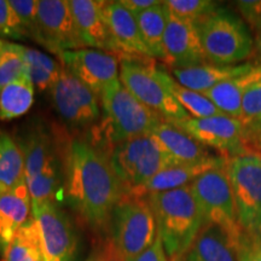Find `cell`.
Masks as SVG:
<instances>
[{"label": "cell", "mask_w": 261, "mask_h": 261, "mask_svg": "<svg viewBox=\"0 0 261 261\" xmlns=\"http://www.w3.org/2000/svg\"><path fill=\"white\" fill-rule=\"evenodd\" d=\"M64 198L92 231L109 227L123 196L107 155L87 139H70L64 154Z\"/></svg>", "instance_id": "6da1fadb"}, {"label": "cell", "mask_w": 261, "mask_h": 261, "mask_svg": "<svg viewBox=\"0 0 261 261\" xmlns=\"http://www.w3.org/2000/svg\"><path fill=\"white\" fill-rule=\"evenodd\" d=\"M98 99L103 117L91 128L89 142L102 151L123 140L151 135L163 121L161 116L139 102L120 79L110 84Z\"/></svg>", "instance_id": "7a4b0ae2"}, {"label": "cell", "mask_w": 261, "mask_h": 261, "mask_svg": "<svg viewBox=\"0 0 261 261\" xmlns=\"http://www.w3.org/2000/svg\"><path fill=\"white\" fill-rule=\"evenodd\" d=\"M168 259L185 255L203 227V218L189 187L145 196Z\"/></svg>", "instance_id": "3957f363"}, {"label": "cell", "mask_w": 261, "mask_h": 261, "mask_svg": "<svg viewBox=\"0 0 261 261\" xmlns=\"http://www.w3.org/2000/svg\"><path fill=\"white\" fill-rule=\"evenodd\" d=\"M123 195L138 196L158 173L175 165L152 135L139 136L103 150Z\"/></svg>", "instance_id": "277c9868"}, {"label": "cell", "mask_w": 261, "mask_h": 261, "mask_svg": "<svg viewBox=\"0 0 261 261\" xmlns=\"http://www.w3.org/2000/svg\"><path fill=\"white\" fill-rule=\"evenodd\" d=\"M195 24L208 63L237 65L252 57V31L242 17L228 9L218 6Z\"/></svg>", "instance_id": "5b68a950"}, {"label": "cell", "mask_w": 261, "mask_h": 261, "mask_svg": "<svg viewBox=\"0 0 261 261\" xmlns=\"http://www.w3.org/2000/svg\"><path fill=\"white\" fill-rule=\"evenodd\" d=\"M112 242L125 261H133L155 242L158 225L146 197L123 195L109 224Z\"/></svg>", "instance_id": "8992f818"}, {"label": "cell", "mask_w": 261, "mask_h": 261, "mask_svg": "<svg viewBox=\"0 0 261 261\" xmlns=\"http://www.w3.org/2000/svg\"><path fill=\"white\" fill-rule=\"evenodd\" d=\"M119 63L121 84L163 121L177 125L190 117L160 81L152 58L121 56Z\"/></svg>", "instance_id": "52a82bcc"}, {"label": "cell", "mask_w": 261, "mask_h": 261, "mask_svg": "<svg viewBox=\"0 0 261 261\" xmlns=\"http://www.w3.org/2000/svg\"><path fill=\"white\" fill-rule=\"evenodd\" d=\"M227 174L243 232L261 237V154L246 152L228 159Z\"/></svg>", "instance_id": "ba28073f"}, {"label": "cell", "mask_w": 261, "mask_h": 261, "mask_svg": "<svg viewBox=\"0 0 261 261\" xmlns=\"http://www.w3.org/2000/svg\"><path fill=\"white\" fill-rule=\"evenodd\" d=\"M226 165L203 173L191 182L190 189L203 218V226H219L233 240L241 241L243 230L237 221L236 207Z\"/></svg>", "instance_id": "9c48e42d"}, {"label": "cell", "mask_w": 261, "mask_h": 261, "mask_svg": "<svg viewBox=\"0 0 261 261\" xmlns=\"http://www.w3.org/2000/svg\"><path fill=\"white\" fill-rule=\"evenodd\" d=\"M32 217L40 230L45 261H75L79 237L60 205L50 201L32 203Z\"/></svg>", "instance_id": "30bf717a"}, {"label": "cell", "mask_w": 261, "mask_h": 261, "mask_svg": "<svg viewBox=\"0 0 261 261\" xmlns=\"http://www.w3.org/2000/svg\"><path fill=\"white\" fill-rule=\"evenodd\" d=\"M50 96L58 115L74 128H92L99 121L102 109L98 97L64 68Z\"/></svg>", "instance_id": "8fae6325"}, {"label": "cell", "mask_w": 261, "mask_h": 261, "mask_svg": "<svg viewBox=\"0 0 261 261\" xmlns=\"http://www.w3.org/2000/svg\"><path fill=\"white\" fill-rule=\"evenodd\" d=\"M174 126L226 159L249 152L246 144V126L236 117L225 114L203 119L189 117Z\"/></svg>", "instance_id": "7c38bea8"}, {"label": "cell", "mask_w": 261, "mask_h": 261, "mask_svg": "<svg viewBox=\"0 0 261 261\" xmlns=\"http://www.w3.org/2000/svg\"><path fill=\"white\" fill-rule=\"evenodd\" d=\"M58 60L65 70L74 75L99 97L110 84L120 79V63L115 55L96 48L63 51Z\"/></svg>", "instance_id": "4fadbf2b"}, {"label": "cell", "mask_w": 261, "mask_h": 261, "mask_svg": "<svg viewBox=\"0 0 261 261\" xmlns=\"http://www.w3.org/2000/svg\"><path fill=\"white\" fill-rule=\"evenodd\" d=\"M38 44L56 56L63 51L84 48L67 0H39Z\"/></svg>", "instance_id": "5bb4252c"}, {"label": "cell", "mask_w": 261, "mask_h": 261, "mask_svg": "<svg viewBox=\"0 0 261 261\" xmlns=\"http://www.w3.org/2000/svg\"><path fill=\"white\" fill-rule=\"evenodd\" d=\"M163 62L172 69L208 63L196 24L175 17L169 12L163 39Z\"/></svg>", "instance_id": "9a60e30c"}, {"label": "cell", "mask_w": 261, "mask_h": 261, "mask_svg": "<svg viewBox=\"0 0 261 261\" xmlns=\"http://www.w3.org/2000/svg\"><path fill=\"white\" fill-rule=\"evenodd\" d=\"M65 140V139H64ZM63 137L52 135L42 123L34 122L31 128L24 132L18 145L23 152L25 181L37 177L52 163L64 160L68 142Z\"/></svg>", "instance_id": "2e32d148"}, {"label": "cell", "mask_w": 261, "mask_h": 261, "mask_svg": "<svg viewBox=\"0 0 261 261\" xmlns=\"http://www.w3.org/2000/svg\"><path fill=\"white\" fill-rule=\"evenodd\" d=\"M104 4L100 0H70L69 5L83 44L96 50L116 54L115 46L104 17Z\"/></svg>", "instance_id": "e0dca14e"}, {"label": "cell", "mask_w": 261, "mask_h": 261, "mask_svg": "<svg viewBox=\"0 0 261 261\" xmlns=\"http://www.w3.org/2000/svg\"><path fill=\"white\" fill-rule=\"evenodd\" d=\"M104 17L119 56L151 58V55L142 39L136 16L129 12L120 0L106 2Z\"/></svg>", "instance_id": "ac0fdd59"}, {"label": "cell", "mask_w": 261, "mask_h": 261, "mask_svg": "<svg viewBox=\"0 0 261 261\" xmlns=\"http://www.w3.org/2000/svg\"><path fill=\"white\" fill-rule=\"evenodd\" d=\"M32 200L27 181L8 191H0V256H4L9 244L19 228L31 219Z\"/></svg>", "instance_id": "d6986e66"}, {"label": "cell", "mask_w": 261, "mask_h": 261, "mask_svg": "<svg viewBox=\"0 0 261 261\" xmlns=\"http://www.w3.org/2000/svg\"><path fill=\"white\" fill-rule=\"evenodd\" d=\"M151 135L159 140L175 165L207 161L218 156L211 152L210 148L169 122H160Z\"/></svg>", "instance_id": "ffe728a7"}, {"label": "cell", "mask_w": 261, "mask_h": 261, "mask_svg": "<svg viewBox=\"0 0 261 261\" xmlns=\"http://www.w3.org/2000/svg\"><path fill=\"white\" fill-rule=\"evenodd\" d=\"M241 241L214 225H204L185 254L187 261H238Z\"/></svg>", "instance_id": "44dd1931"}, {"label": "cell", "mask_w": 261, "mask_h": 261, "mask_svg": "<svg viewBox=\"0 0 261 261\" xmlns=\"http://www.w3.org/2000/svg\"><path fill=\"white\" fill-rule=\"evenodd\" d=\"M228 159L218 155L207 161L185 163V165H173L165 168L150 180L139 192V197H145L146 195L154 192H162L174 189L189 187L200 175L219 166L226 165Z\"/></svg>", "instance_id": "7402d4cb"}, {"label": "cell", "mask_w": 261, "mask_h": 261, "mask_svg": "<svg viewBox=\"0 0 261 261\" xmlns=\"http://www.w3.org/2000/svg\"><path fill=\"white\" fill-rule=\"evenodd\" d=\"M261 80V64H250L243 74L226 80L203 93L225 115L241 120L242 98L246 91Z\"/></svg>", "instance_id": "603a6c76"}, {"label": "cell", "mask_w": 261, "mask_h": 261, "mask_svg": "<svg viewBox=\"0 0 261 261\" xmlns=\"http://www.w3.org/2000/svg\"><path fill=\"white\" fill-rule=\"evenodd\" d=\"M252 63L237 65L202 64L188 68H174L172 76L182 86L200 93H205L224 81L233 79L243 74Z\"/></svg>", "instance_id": "cb8c5ba5"}, {"label": "cell", "mask_w": 261, "mask_h": 261, "mask_svg": "<svg viewBox=\"0 0 261 261\" xmlns=\"http://www.w3.org/2000/svg\"><path fill=\"white\" fill-rule=\"evenodd\" d=\"M156 73L163 86L167 89L169 93L175 98V100L180 104V107L189 114V116L194 119H203V117H211L221 115L217 106L212 102L208 97L200 92H196L188 87L182 86L178 83L167 70L163 68H156Z\"/></svg>", "instance_id": "d4e9b609"}, {"label": "cell", "mask_w": 261, "mask_h": 261, "mask_svg": "<svg viewBox=\"0 0 261 261\" xmlns=\"http://www.w3.org/2000/svg\"><path fill=\"white\" fill-rule=\"evenodd\" d=\"M167 8L165 3L152 6L145 11L136 15L142 39L151 55V58L163 62V39H165L166 25H167Z\"/></svg>", "instance_id": "484cf974"}, {"label": "cell", "mask_w": 261, "mask_h": 261, "mask_svg": "<svg viewBox=\"0 0 261 261\" xmlns=\"http://www.w3.org/2000/svg\"><path fill=\"white\" fill-rule=\"evenodd\" d=\"M25 181L23 152L18 143L0 132V191L11 190Z\"/></svg>", "instance_id": "4316f807"}, {"label": "cell", "mask_w": 261, "mask_h": 261, "mask_svg": "<svg viewBox=\"0 0 261 261\" xmlns=\"http://www.w3.org/2000/svg\"><path fill=\"white\" fill-rule=\"evenodd\" d=\"M35 87L29 75L10 83L0 91V120L17 119L24 115L34 103Z\"/></svg>", "instance_id": "83f0119b"}, {"label": "cell", "mask_w": 261, "mask_h": 261, "mask_svg": "<svg viewBox=\"0 0 261 261\" xmlns=\"http://www.w3.org/2000/svg\"><path fill=\"white\" fill-rule=\"evenodd\" d=\"M3 261H45L38 223L31 218L9 244Z\"/></svg>", "instance_id": "f1b7e54d"}, {"label": "cell", "mask_w": 261, "mask_h": 261, "mask_svg": "<svg viewBox=\"0 0 261 261\" xmlns=\"http://www.w3.org/2000/svg\"><path fill=\"white\" fill-rule=\"evenodd\" d=\"M23 58L25 67H27V73L35 90L38 92L50 91L63 70L62 64L44 52L24 46V45Z\"/></svg>", "instance_id": "f546056e"}, {"label": "cell", "mask_w": 261, "mask_h": 261, "mask_svg": "<svg viewBox=\"0 0 261 261\" xmlns=\"http://www.w3.org/2000/svg\"><path fill=\"white\" fill-rule=\"evenodd\" d=\"M28 75L23 45L0 39V91L10 83Z\"/></svg>", "instance_id": "4dcf8cb0"}, {"label": "cell", "mask_w": 261, "mask_h": 261, "mask_svg": "<svg viewBox=\"0 0 261 261\" xmlns=\"http://www.w3.org/2000/svg\"><path fill=\"white\" fill-rule=\"evenodd\" d=\"M166 8L175 17L196 23L197 21L217 9L218 3L211 0H166Z\"/></svg>", "instance_id": "1f68e13d"}, {"label": "cell", "mask_w": 261, "mask_h": 261, "mask_svg": "<svg viewBox=\"0 0 261 261\" xmlns=\"http://www.w3.org/2000/svg\"><path fill=\"white\" fill-rule=\"evenodd\" d=\"M0 39L3 40H25L27 32L21 18L9 0H0Z\"/></svg>", "instance_id": "d6a6232c"}, {"label": "cell", "mask_w": 261, "mask_h": 261, "mask_svg": "<svg viewBox=\"0 0 261 261\" xmlns=\"http://www.w3.org/2000/svg\"><path fill=\"white\" fill-rule=\"evenodd\" d=\"M9 2L21 18L28 38L37 42L39 0H9Z\"/></svg>", "instance_id": "836d02e7"}, {"label": "cell", "mask_w": 261, "mask_h": 261, "mask_svg": "<svg viewBox=\"0 0 261 261\" xmlns=\"http://www.w3.org/2000/svg\"><path fill=\"white\" fill-rule=\"evenodd\" d=\"M261 116V80L250 86L242 98L241 121L244 126L252 123Z\"/></svg>", "instance_id": "e575fe53"}, {"label": "cell", "mask_w": 261, "mask_h": 261, "mask_svg": "<svg viewBox=\"0 0 261 261\" xmlns=\"http://www.w3.org/2000/svg\"><path fill=\"white\" fill-rule=\"evenodd\" d=\"M241 17L254 33L261 31V0H241L236 3Z\"/></svg>", "instance_id": "d590c367"}, {"label": "cell", "mask_w": 261, "mask_h": 261, "mask_svg": "<svg viewBox=\"0 0 261 261\" xmlns=\"http://www.w3.org/2000/svg\"><path fill=\"white\" fill-rule=\"evenodd\" d=\"M238 261H261V237L243 232L238 247Z\"/></svg>", "instance_id": "8d00e7d4"}, {"label": "cell", "mask_w": 261, "mask_h": 261, "mask_svg": "<svg viewBox=\"0 0 261 261\" xmlns=\"http://www.w3.org/2000/svg\"><path fill=\"white\" fill-rule=\"evenodd\" d=\"M86 261H125L114 246L112 240H106L91 253Z\"/></svg>", "instance_id": "74e56055"}, {"label": "cell", "mask_w": 261, "mask_h": 261, "mask_svg": "<svg viewBox=\"0 0 261 261\" xmlns=\"http://www.w3.org/2000/svg\"><path fill=\"white\" fill-rule=\"evenodd\" d=\"M133 261H168V256L166 254L165 247H163L161 237H160L159 233L155 242Z\"/></svg>", "instance_id": "f35d334b"}, {"label": "cell", "mask_w": 261, "mask_h": 261, "mask_svg": "<svg viewBox=\"0 0 261 261\" xmlns=\"http://www.w3.org/2000/svg\"><path fill=\"white\" fill-rule=\"evenodd\" d=\"M120 3L136 16L145 11V10L152 8V6L160 4L161 2H159V0H120Z\"/></svg>", "instance_id": "ab89813d"}, {"label": "cell", "mask_w": 261, "mask_h": 261, "mask_svg": "<svg viewBox=\"0 0 261 261\" xmlns=\"http://www.w3.org/2000/svg\"><path fill=\"white\" fill-rule=\"evenodd\" d=\"M261 140V116L246 126V144L250 151L252 146Z\"/></svg>", "instance_id": "60d3db41"}, {"label": "cell", "mask_w": 261, "mask_h": 261, "mask_svg": "<svg viewBox=\"0 0 261 261\" xmlns=\"http://www.w3.org/2000/svg\"><path fill=\"white\" fill-rule=\"evenodd\" d=\"M252 56L254 58V64H261V31L254 37V51Z\"/></svg>", "instance_id": "b9f144b4"}, {"label": "cell", "mask_w": 261, "mask_h": 261, "mask_svg": "<svg viewBox=\"0 0 261 261\" xmlns=\"http://www.w3.org/2000/svg\"><path fill=\"white\" fill-rule=\"evenodd\" d=\"M250 151L257 152V154H261V140H260V142H257L256 144H254V145L252 146V149H250Z\"/></svg>", "instance_id": "7bdbcfd3"}, {"label": "cell", "mask_w": 261, "mask_h": 261, "mask_svg": "<svg viewBox=\"0 0 261 261\" xmlns=\"http://www.w3.org/2000/svg\"><path fill=\"white\" fill-rule=\"evenodd\" d=\"M168 261H187V259H185V255H180V256L169 257Z\"/></svg>", "instance_id": "ee69618b"}]
</instances>
